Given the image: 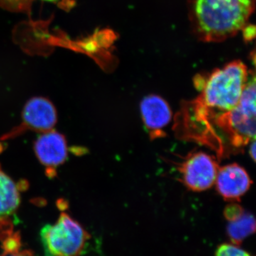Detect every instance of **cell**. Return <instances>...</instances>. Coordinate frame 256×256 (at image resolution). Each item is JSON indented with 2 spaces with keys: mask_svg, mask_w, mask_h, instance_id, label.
I'll return each mask as SVG.
<instances>
[{
  "mask_svg": "<svg viewBox=\"0 0 256 256\" xmlns=\"http://www.w3.org/2000/svg\"><path fill=\"white\" fill-rule=\"evenodd\" d=\"M3 242V249L5 252H12L20 250L21 246L20 236L18 233H13L8 238H5Z\"/></svg>",
  "mask_w": 256,
  "mask_h": 256,
  "instance_id": "cell-13",
  "label": "cell"
},
{
  "mask_svg": "<svg viewBox=\"0 0 256 256\" xmlns=\"http://www.w3.org/2000/svg\"><path fill=\"white\" fill-rule=\"evenodd\" d=\"M242 34L246 41H252L256 36V28L254 25H246L242 28Z\"/></svg>",
  "mask_w": 256,
  "mask_h": 256,
  "instance_id": "cell-15",
  "label": "cell"
},
{
  "mask_svg": "<svg viewBox=\"0 0 256 256\" xmlns=\"http://www.w3.org/2000/svg\"><path fill=\"white\" fill-rule=\"evenodd\" d=\"M34 149L37 159L44 166L46 176L50 178L56 176L57 169L68 158L66 140L54 129L40 133Z\"/></svg>",
  "mask_w": 256,
  "mask_h": 256,
  "instance_id": "cell-7",
  "label": "cell"
},
{
  "mask_svg": "<svg viewBox=\"0 0 256 256\" xmlns=\"http://www.w3.org/2000/svg\"><path fill=\"white\" fill-rule=\"evenodd\" d=\"M244 212H245V210L240 205L236 204H229L226 207L224 214L226 220L230 222L237 220L244 213Z\"/></svg>",
  "mask_w": 256,
  "mask_h": 256,
  "instance_id": "cell-14",
  "label": "cell"
},
{
  "mask_svg": "<svg viewBox=\"0 0 256 256\" xmlns=\"http://www.w3.org/2000/svg\"><path fill=\"white\" fill-rule=\"evenodd\" d=\"M247 252L234 244H222L217 248L216 256H246Z\"/></svg>",
  "mask_w": 256,
  "mask_h": 256,
  "instance_id": "cell-12",
  "label": "cell"
},
{
  "mask_svg": "<svg viewBox=\"0 0 256 256\" xmlns=\"http://www.w3.org/2000/svg\"><path fill=\"white\" fill-rule=\"evenodd\" d=\"M41 238L46 256H80L90 236L67 214H60L54 224L42 229Z\"/></svg>",
  "mask_w": 256,
  "mask_h": 256,
  "instance_id": "cell-4",
  "label": "cell"
},
{
  "mask_svg": "<svg viewBox=\"0 0 256 256\" xmlns=\"http://www.w3.org/2000/svg\"><path fill=\"white\" fill-rule=\"evenodd\" d=\"M248 78L246 66L240 60L197 76L194 82L200 95L183 102L175 117L176 130L190 140L206 142L217 120L238 105Z\"/></svg>",
  "mask_w": 256,
  "mask_h": 256,
  "instance_id": "cell-1",
  "label": "cell"
},
{
  "mask_svg": "<svg viewBox=\"0 0 256 256\" xmlns=\"http://www.w3.org/2000/svg\"><path fill=\"white\" fill-rule=\"evenodd\" d=\"M0 256H32V252L28 250H24V252H3L2 254H0Z\"/></svg>",
  "mask_w": 256,
  "mask_h": 256,
  "instance_id": "cell-16",
  "label": "cell"
},
{
  "mask_svg": "<svg viewBox=\"0 0 256 256\" xmlns=\"http://www.w3.org/2000/svg\"><path fill=\"white\" fill-rule=\"evenodd\" d=\"M252 144L250 146V154L252 158V160L255 161L256 160V142L255 140H252Z\"/></svg>",
  "mask_w": 256,
  "mask_h": 256,
  "instance_id": "cell-17",
  "label": "cell"
},
{
  "mask_svg": "<svg viewBox=\"0 0 256 256\" xmlns=\"http://www.w3.org/2000/svg\"><path fill=\"white\" fill-rule=\"evenodd\" d=\"M140 112L143 124L152 139L165 136L164 129L172 118L171 108L161 96H146L140 102Z\"/></svg>",
  "mask_w": 256,
  "mask_h": 256,
  "instance_id": "cell-10",
  "label": "cell"
},
{
  "mask_svg": "<svg viewBox=\"0 0 256 256\" xmlns=\"http://www.w3.org/2000/svg\"><path fill=\"white\" fill-rule=\"evenodd\" d=\"M44 1H47V2H56V1H58V0H44Z\"/></svg>",
  "mask_w": 256,
  "mask_h": 256,
  "instance_id": "cell-18",
  "label": "cell"
},
{
  "mask_svg": "<svg viewBox=\"0 0 256 256\" xmlns=\"http://www.w3.org/2000/svg\"><path fill=\"white\" fill-rule=\"evenodd\" d=\"M256 78L252 74L242 90L238 105L220 116L216 124L224 156L239 152L256 136Z\"/></svg>",
  "mask_w": 256,
  "mask_h": 256,
  "instance_id": "cell-3",
  "label": "cell"
},
{
  "mask_svg": "<svg viewBox=\"0 0 256 256\" xmlns=\"http://www.w3.org/2000/svg\"><path fill=\"white\" fill-rule=\"evenodd\" d=\"M56 122L57 112L54 104L46 98H32L24 107L22 122L2 136L0 142L14 139L28 131L40 134L48 132L54 129Z\"/></svg>",
  "mask_w": 256,
  "mask_h": 256,
  "instance_id": "cell-5",
  "label": "cell"
},
{
  "mask_svg": "<svg viewBox=\"0 0 256 256\" xmlns=\"http://www.w3.org/2000/svg\"><path fill=\"white\" fill-rule=\"evenodd\" d=\"M246 256H250V255H249V254H248V255H247Z\"/></svg>",
  "mask_w": 256,
  "mask_h": 256,
  "instance_id": "cell-19",
  "label": "cell"
},
{
  "mask_svg": "<svg viewBox=\"0 0 256 256\" xmlns=\"http://www.w3.org/2000/svg\"><path fill=\"white\" fill-rule=\"evenodd\" d=\"M18 184L0 166V240L2 242L14 233L15 214L20 206Z\"/></svg>",
  "mask_w": 256,
  "mask_h": 256,
  "instance_id": "cell-8",
  "label": "cell"
},
{
  "mask_svg": "<svg viewBox=\"0 0 256 256\" xmlns=\"http://www.w3.org/2000/svg\"><path fill=\"white\" fill-rule=\"evenodd\" d=\"M254 9L255 0H191L190 20L200 40L222 42L242 30Z\"/></svg>",
  "mask_w": 256,
  "mask_h": 256,
  "instance_id": "cell-2",
  "label": "cell"
},
{
  "mask_svg": "<svg viewBox=\"0 0 256 256\" xmlns=\"http://www.w3.org/2000/svg\"><path fill=\"white\" fill-rule=\"evenodd\" d=\"M220 168L214 156L198 152L190 154L180 163L178 170L186 188L198 192L213 186Z\"/></svg>",
  "mask_w": 256,
  "mask_h": 256,
  "instance_id": "cell-6",
  "label": "cell"
},
{
  "mask_svg": "<svg viewBox=\"0 0 256 256\" xmlns=\"http://www.w3.org/2000/svg\"><path fill=\"white\" fill-rule=\"evenodd\" d=\"M256 220L254 215L244 212L237 220L229 222L227 234L232 244L240 245L244 239L256 232Z\"/></svg>",
  "mask_w": 256,
  "mask_h": 256,
  "instance_id": "cell-11",
  "label": "cell"
},
{
  "mask_svg": "<svg viewBox=\"0 0 256 256\" xmlns=\"http://www.w3.org/2000/svg\"><path fill=\"white\" fill-rule=\"evenodd\" d=\"M214 184L224 200L236 201L248 191L252 181L244 168L234 163L220 168Z\"/></svg>",
  "mask_w": 256,
  "mask_h": 256,
  "instance_id": "cell-9",
  "label": "cell"
}]
</instances>
